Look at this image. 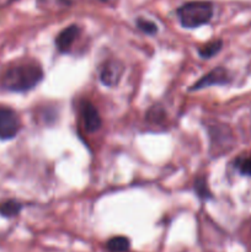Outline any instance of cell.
<instances>
[{
  "label": "cell",
  "mask_w": 251,
  "mask_h": 252,
  "mask_svg": "<svg viewBox=\"0 0 251 252\" xmlns=\"http://www.w3.org/2000/svg\"><path fill=\"white\" fill-rule=\"evenodd\" d=\"M125 66L117 59H111L103 64L100 71V80L105 86L112 88L120 83Z\"/></svg>",
  "instance_id": "cell-6"
},
{
  "label": "cell",
  "mask_w": 251,
  "mask_h": 252,
  "mask_svg": "<svg viewBox=\"0 0 251 252\" xmlns=\"http://www.w3.org/2000/svg\"><path fill=\"white\" fill-rule=\"evenodd\" d=\"M43 79V70L33 63L19 64L2 75V86L14 93H26L36 88Z\"/></svg>",
  "instance_id": "cell-1"
},
{
  "label": "cell",
  "mask_w": 251,
  "mask_h": 252,
  "mask_svg": "<svg viewBox=\"0 0 251 252\" xmlns=\"http://www.w3.org/2000/svg\"><path fill=\"white\" fill-rule=\"evenodd\" d=\"M176 14L182 27L196 29L211 21L213 16V5L209 1H189L181 5Z\"/></svg>",
  "instance_id": "cell-2"
},
{
  "label": "cell",
  "mask_w": 251,
  "mask_h": 252,
  "mask_svg": "<svg viewBox=\"0 0 251 252\" xmlns=\"http://www.w3.org/2000/svg\"><path fill=\"white\" fill-rule=\"evenodd\" d=\"M106 246L112 252H125L129 249L130 241L126 236H115L107 241Z\"/></svg>",
  "instance_id": "cell-11"
},
{
  "label": "cell",
  "mask_w": 251,
  "mask_h": 252,
  "mask_svg": "<svg viewBox=\"0 0 251 252\" xmlns=\"http://www.w3.org/2000/svg\"><path fill=\"white\" fill-rule=\"evenodd\" d=\"M244 241H245L246 246L251 250V221L248 223L245 228V235H244Z\"/></svg>",
  "instance_id": "cell-14"
},
{
  "label": "cell",
  "mask_w": 251,
  "mask_h": 252,
  "mask_svg": "<svg viewBox=\"0 0 251 252\" xmlns=\"http://www.w3.org/2000/svg\"><path fill=\"white\" fill-rule=\"evenodd\" d=\"M80 32L81 30L78 25H70V26L62 30L58 36L56 37V47L58 48V51L62 52V53L69 52V49L71 48L74 41L78 38Z\"/></svg>",
  "instance_id": "cell-7"
},
{
  "label": "cell",
  "mask_w": 251,
  "mask_h": 252,
  "mask_svg": "<svg viewBox=\"0 0 251 252\" xmlns=\"http://www.w3.org/2000/svg\"><path fill=\"white\" fill-rule=\"evenodd\" d=\"M21 209L22 204L20 202L15 201V199H9V201L0 203V216L5 217V218H12V217H16L21 212Z\"/></svg>",
  "instance_id": "cell-9"
},
{
  "label": "cell",
  "mask_w": 251,
  "mask_h": 252,
  "mask_svg": "<svg viewBox=\"0 0 251 252\" xmlns=\"http://www.w3.org/2000/svg\"><path fill=\"white\" fill-rule=\"evenodd\" d=\"M135 25H137L138 29L142 32L147 34H154L157 32V26L155 22L150 21L148 19H143V17H138L137 21H135Z\"/></svg>",
  "instance_id": "cell-12"
},
{
  "label": "cell",
  "mask_w": 251,
  "mask_h": 252,
  "mask_svg": "<svg viewBox=\"0 0 251 252\" xmlns=\"http://www.w3.org/2000/svg\"><path fill=\"white\" fill-rule=\"evenodd\" d=\"M229 81H230V76H229V73L226 71V69H224L223 66H218V68L213 69V70H211L209 73H207L206 75L202 76L201 79H198V80L189 88V90L197 91L202 90V89L209 88V86L225 85Z\"/></svg>",
  "instance_id": "cell-4"
},
{
  "label": "cell",
  "mask_w": 251,
  "mask_h": 252,
  "mask_svg": "<svg viewBox=\"0 0 251 252\" xmlns=\"http://www.w3.org/2000/svg\"><path fill=\"white\" fill-rule=\"evenodd\" d=\"M21 128V122L14 110L0 107V139L7 140L16 137Z\"/></svg>",
  "instance_id": "cell-3"
},
{
  "label": "cell",
  "mask_w": 251,
  "mask_h": 252,
  "mask_svg": "<svg viewBox=\"0 0 251 252\" xmlns=\"http://www.w3.org/2000/svg\"><path fill=\"white\" fill-rule=\"evenodd\" d=\"M193 189L194 192H196L197 196L201 199H203V201L212 198L211 189H209L208 182H207V179L204 176H198L194 179Z\"/></svg>",
  "instance_id": "cell-10"
},
{
  "label": "cell",
  "mask_w": 251,
  "mask_h": 252,
  "mask_svg": "<svg viewBox=\"0 0 251 252\" xmlns=\"http://www.w3.org/2000/svg\"><path fill=\"white\" fill-rule=\"evenodd\" d=\"M221 48H223V41L221 39H213V41L207 42L206 44H203L198 49V54L201 58L211 59L212 57L218 54L221 51Z\"/></svg>",
  "instance_id": "cell-8"
},
{
  "label": "cell",
  "mask_w": 251,
  "mask_h": 252,
  "mask_svg": "<svg viewBox=\"0 0 251 252\" xmlns=\"http://www.w3.org/2000/svg\"><path fill=\"white\" fill-rule=\"evenodd\" d=\"M239 171L244 175H249L251 176V157L244 158V159H240L236 164Z\"/></svg>",
  "instance_id": "cell-13"
},
{
  "label": "cell",
  "mask_w": 251,
  "mask_h": 252,
  "mask_svg": "<svg viewBox=\"0 0 251 252\" xmlns=\"http://www.w3.org/2000/svg\"><path fill=\"white\" fill-rule=\"evenodd\" d=\"M80 115L83 120L84 128L88 133H94L98 130L102 126V120L100 117L97 108L90 101H83L80 103Z\"/></svg>",
  "instance_id": "cell-5"
}]
</instances>
